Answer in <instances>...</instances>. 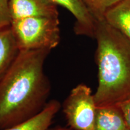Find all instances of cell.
Returning a JSON list of instances; mask_svg holds the SVG:
<instances>
[{
  "instance_id": "cell-1",
  "label": "cell",
  "mask_w": 130,
  "mask_h": 130,
  "mask_svg": "<svg viewBox=\"0 0 130 130\" xmlns=\"http://www.w3.org/2000/svg\"><path fill=\"white\" fill-rule=\"evenodd\" d=\"M50 52L19 50L0 79V130L35 116L48 103L51 84L44 64Z\"/></svg>"
},
{
  "instance_id": "cell-2",
  "label": "cell",
  "mask_w": 130,
  "mask_h": 130,
  "mask_svg": "<svg viewBox=\"0 0 130 130\" xmlns=\"http://www.w3.org/2000/svg\"><path fill=\"white\" fill-rule=\"evenodd\" d=\"M94 38L98 69L96 104L117 105L130 98V40L104 19L97 21Z\"/></svg>"
},
{
  "instance_id": "cell-3",
  "label": "cell",
  "mask_w": 130,
  "mask_h": 130,
  "mask_svg": "<svg viewBox=\"0 0 130 130\" xmlns=\"http://www.w3.org/2000/svg\"><path fill=\"white\" fill-rule=\"evenodd\" d=\"M10 28L19 50L56 48L60 41L58 17H29L11 21Z\"/></svg>"
},
{
  "instance_id": "cell-4",
  "label": "cell",
  "mask_w": 130,
  "mask_h": 130,
  "mask_svg": "<svg viewBox=\"0 0 130 130\" xmlns=\"http://www.w3.org/2000/svg\"><path fill=\"white\" fill-rule=\"evenodd\" d=\"M63 111L69 128L95 130L97 106L89 86L79 84L73 88L63 102Z\"/></svg>"
},
{
  "instance_id": "cell-5",
  "label": "cell",
  "mask_w": 130,
  "mask_h": 130,
  "mask_svg": "<svg viewBox=\"0 0 130 130\" xmlns=\"http://www.w3.org/2000/svg\"><path fill=\"white\" fill-rule=\"evenodd\" d=\"M57 6L50 0H10L11 21L29 17H58Z\"/></svg>"
},
{
  "instance_id": "cell-6",
  "label": "cell",
  "mask_w": 130,
  "mask_h": 130,
  "mask_svg": "<svg viewBox=\"0 0 130 130\" xmlns=\"http://www.w3.org/2000/svg\"><path fill=\"white\" fill-rule=\"evenodd\" d=\"M68 10L75 19L74 32L77 35L94 38L97 21L83 0H50Z\"/></svg>"
},
{
  "instance_id": "cell-7",
  "label": "cell",
  "mask_w": 130,
  "mask_h": 130,
  "mask_svg": "<svg viewBox=\"0 0 130 130\" xmlns=\"http://www.w3.org/2000/svg\"><path fill=\"white\" fill-rule=\"evenodd\" d=\"M61 108L57 100L49 101L41 111L27 121L1 130H48L54 118Z\"/></svg>"
},
{
  "instance_id": "cell-8",
  "label": "cell",
  "mask_w": 130,
  "mask_h": 130,
  "mask_svg": "<svg viewBox=\"0 0 130 130\" xmlns=\"http://www.w3.org/2000/svg\"><path fill=\"white\" fill-rule=\"evenodd\" d=\"M95 130H129L118 105L97 107Z\"/></svg>"
},
{
  "instance_id": "cell-9",
  "label": "cell",
  "mask_w": 130,
  "mask_h": 130,
  "mask_svg": "<svg viewBox=\"0 0 130 130\" xmlns=\"http://www.w3.org/2000/svg\"><path fill=\"white\" fill-rule=\"evenodd\" d=\"M19 52L10 27L0 30V79L6 74Z\"/></svg>"
},
{
  "instance_id": "cell-10",
  "label": "cell",
  "mask_w": 130,
  "mask_h": 130,
  "mask_svg": "<svg viewBox=\"0 0 130 130\" xmlns=\"http://www.w3.org/2000/svg\"><path fill=\"white\" fill-rule=\"evenodd\" d=\"M104 20L130 40V0H121L110 7Z\"/></svg>"
},
{
  "instance_id": "cell-11",
  "label": "cell",
  "mask_w": 130,
  "mask_h": 130,
  "mask_svg": "<svg viewBox=\"0 0 130 130\" xmlns=\"http://www.w3.org/2000/svg\"><path fill=\"white\" fill-rule=\"evenodd\" d=\"M96 20L104 19L106 12L121 0H83Z\"/></svg>"
},
{
  "instance_id": "cell-12",
  "label": "cell",
  "mask_w": 130,
  "mask_h": 130,
  "mask_svg": "<svg viewBox=\"0 0 130 130\" xmlns=\"http://www.w3.org/2000/svg\"><path fill=\"white\" fill-rule=\"evenodd\" d=\"M9 1L10 0H0V30L10 26Z\"/></svg>"
},
{
  "instance_id": "cell-13",
  "label": "cell",
  "mask_w": 130,
  "mask_h": 130,
  "mask_svg": "<svg viewBox=\"0 0 130 130\" xmlns=\"http://www.w3.org/2000/svg\"><path fill=\"white\" fill-rule=\"evenodd\" d=\"M120 107L124 115L128 129L130 130V98L117 104Z\"/></svg>"
},
{
  "instance_id": "cell-14",
  "label": "cell",
  "mask_w": 130,
  "mask_h": 130,
  "mask_svg": "<svg viewBox=\"0 0 130 130\" xmlns=\"http://www.w3.org/2000/svg\"><path fill=\"white\" fill-rule=\"evenodd\" d=\"M48 130H74L71 128H66L63 127V126H56L51 129H49Z\"/></svg>"
}]
</instances>
